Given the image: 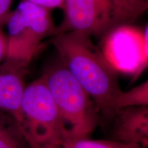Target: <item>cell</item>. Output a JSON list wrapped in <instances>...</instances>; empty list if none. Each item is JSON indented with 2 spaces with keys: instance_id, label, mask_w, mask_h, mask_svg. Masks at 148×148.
Returning <instances> with one entry per match:
<instances>
[{
  "instance_id": "5b68a950",
  "label": "cell",
  "mask_w": 148,
  "mask_h": 148,
  "mask_svg": "<svg viewBox=\"0 0 148 148\" xmlns=\"http://www.w3.org/2000/svg\"><path fill=\"white\" fill-rule=\"evenodd\" d=\"M148 27L138 29L123 25L105 35L103 56L115 71L137 77L147 65Z\"/></svg>"
},
{
  "instance_id": "9c48e42d",
  "label": "cell",
  "mask_w": 148,
  "mask_h": 148,
  "mask_svg": "<svg viewBox=\"0 0 148 148\" xmlns=\"http://www.w3.org/2000/svg\"><path fill=\"white\" fill-rule=\"evenodd\" d=\"M113 29L136 21L148 9V0H108Z\"/></svg>"
},
{
  "instance_id": "6da1fadb",
  "label": "cell",
  "mask_w": 148,
  "mask_h": 148,
  "mask_svg": "<svg viewBox=\"0 0 148 148\" xmlns=\"http://www.w3.org/2000/svg\"><path fill=\"white\" fill-rule=\"evenodd\" d=\"M89 34L69 32L52 36L51 43L58 57L75 79L88 92L106 119L115 115L114 103L123 90L117 73L94 45Z\"/></svg>"
},
{
  "instance_id": "4fadbf2b",
  "label": "cell",
  "mask_w": 148,
  "mask_h": 148,
  "mask_svg": "<svg viewBox=\"0 0 148 148\" xmlns=\"http://www.w3.org/2000/svg\"><path fill=\"white\" fill-rule=\"evenodd\" d=\"M13 0H0V28L5 25L11 13V5Z\"/></svg>"
},
{
  "instance_id": "ba28073f",
  "label": "cell",
  "mask_w": 148,
  "mask_h": 148,
  "mask_svg": "<svg viewBox=\"0 0 148 148\" xmlns=\"http://www.w3.org/2000/svg\"><path fill=\"white\" fill-rule=\"evenodd\" d=\"M112 136L116 141L135 144L142 148L148 145V107H127L114 116Z\"/></svg>"
},
{
  "instance_id": "8992f818",
  "label": "cell",
  "mask_w": 148,
  "mask_h": 148,
  "mask_svg": "<svg viewBox=\"0 0 148 148\" xmlns=\"http://www.w3.org/2000/svg\"><path fill=\"white\" fill-rule=\"evenodd\" d=\"M62 9L63 19L53 36L69 32L105 36L113 29L108 0H65Z\"/></svg>"
},
{
  "instance_id": "5bb4252c",
  "label": "cell",
  "mask_w": 148,
  "mask_h": 148,
  "mask_svg": "<svg viewBox=\"0 0 148 148\" xmlns=\"http://www.w3.org/2000/svg\"><path fill=\"white\" fill-rule=\"evenodd\" d=\"M29 2L51 10L53 8H62L65 0H26Z\"/></svg>"
},
{
  "instance_id": "7a4b0ae2",
  "label": "cell",
  "mask_w": 148,
  "mask_h": 148,
  "mask_svg": "<svg viewBox=\"0 0 148 148\" xmlns=\"http://www.w3.org/2000/svg\"><path fill=\"white\" fill-rule=\"evenodd\" d=\"M41 77L67 127L69 140L87 138L99 122V110L90 96L59 57Z\"/></svg>"
},
{
  "instance_id": "2e32d148",
  "label": "cell",
  "mask_w": 148,
  "mask_h": 148,
  "mask_svg": "<svg viewBox=\"0 0 148 148\" xmlns=\"http://www.w3.org/2000/svg\"><path fill=\"white\" fill-rule=\"evenodd\" d=\"M29 148H63L60 145H49V144H39L32 140H25Z\"/></svg>"
},
{
  "instance_id": "30bf717a",
  "label": "cell",
  "mask_w": 148,
  "mask_h": 148,
  "mask_svg": "<svg viewBox=\"0 0 148 148\" xmlns=\"http://www.w3.org/2000/svg\"><path fill=\"white\" fill-rule=\"evenodd\" d=\"M25 144L14 118L0 110V148H25Z\"/></svg>"
},
{
  "instance_id": "9a60e30c",
  "label": "cell",
  "mask_w": 148,
  "mask_h": 148,
  "mask_svg": "<svg viewBox=\"0 0 148 148\" xmlns=\"http://www.w3.org/2000/svg\"><path fill=\"white\" fill-rule=\"evenodd\" d=\"M8 43H7V36L3 34L0 28V63L2 62L6 58Z\"/></svg>"
},
{
  "instance_id": "52a82bcc",
  "label": "cell",
  "mask_w": 148,
  "mask_h": 148,
  "mask_svg": "<svg viewBox=\"0 0 148 148\" xmlns=\"http://www.w3.org/2000/svg\"><path fill=\"white\" fill-rule=\"evenodd\" d=\"M27 66L8 59L0 63V110L13 116L20 131L23 123L21 106Z\"/></svg>"
},
{
  "instance_id": "8fae6325",
  "label": "cell",
  "mask_w": 148,
  "mask_h": 148,
  "mask_svg": "<svg viewBox=\"0 0 148 148\" xmlns=\"http://www.w3.org/2000/svg\"><path fill=\"white\" fill-rule=\"evenodd\" d=\"M136 106H148L147 80L130 90L122 91L114 103L116 112L121 108Z\"/></svg>"
},
{
  "instance_id": "3957f363",
  "label": "cell",
  "mask_w": 148,
  "mask_h": 148,
  "mask_svg": "<svg viewBox=\"0 0 148 148\" xmlns=\"http://www.w3.org/2000/svg\"><path fill=\"white\" fill-rule=\"evenodd\" d=\"M21 108L25 140L60 146L69 140L67 127L41 76L25 86Z\"/></svg>"
},
{
  "instance_id": "277c9868",
  "label": "cell",
  "mask_w": 148,
  "mask_h": 148,
  "mask_svg": "<svg viewBox=\"0 0 148 148\" xmlns=\"http://www.w3.org/2000/svg\"><path fill=\"white\" fill-rule=\"evenodd\" d=\"M5 25L8 29L5 59L27 66L42 40L53 36L55 28L50 10L26 0H21L11 12Z\"/></svg>"
},
{
  "instance_id": "7c38bea8",
  "label": "cell",
  "mask_w": 148,
  "mask_h": 148,
  "mask_svg": "<svg viewBox=\"0 0 148 148\" xmlns=\"http://www.w3.org/2000/svg\"><path fill=\"white\" fill-rule=\"evenodd\" d=\"M63 148H142L135 144H127L112 140H90L88 138L71 140L64 142Z\"/></svg>"
}]
</instances>
